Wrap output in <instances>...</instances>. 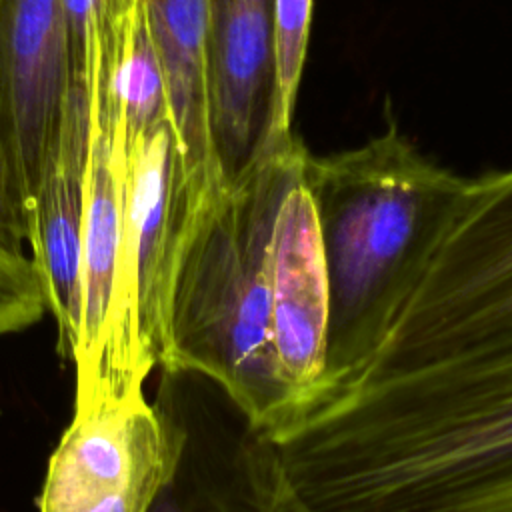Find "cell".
<instances>
[{
  "instance_id": "obj_1",
  "label": "cell",
  "mask_w": 512,
  "mask_h": 512,
  "mask_svg": "<svg viewBox=\"0 0 512 512\" xmlns=\"http://www.w3.org/2000/svg\"><path fill=\"white\" fill-rule=\"evenodd\" d=\"M272 440L316 512H512V334L322 378Z\"/></svg>"
},
{
  "instance_id": "obj_2",
  "label": "cell",
  "mask_w": 512,
  "mask_h": 512,
  "mask_svg": "<svg viewBox=\"0 0 512 512\" xmlns=\"http://www.w3.org/2000/svg\"><path fill=\"white\" fill-rule=\"evenodd\" d=\"M308 154L292 136L270 144L234 180L216 178L196 188L170 280L160 370L210 378L270 438L294 402L272 340V238Z\"/></svg>"
},
{
  "instance_id": "obj_3",
  "label": "cell",
  "mask_w": 512,
  "mask_h": 512,
  "mask_svg": "<svg viewBox=\"0 0 512 512\" xmlns=\"http://www.w3.org/2000/svg\"><path fill=\"white\" fill-rule=\"evenodd\" d=\"M302 182L328 274L324 378L376 346L458 220L470 180L422 156L390 124L354 150L308 154Z\"/></svg>"
},
{
  "instance_id": "obj_4",
  "label": "cell",
  "mask_w": 512,
  "mask_h": 512,
  "mask_svg": "<svg viewBox=\"0 0 512 512\" xmlns=\"http://www.w3.org/2000/svg\"><path fill=\"white\" fill-rule=\"evenodd\" d=\"M120 178V240L102 358L74 406L144 392L166 348L168 296L182 222L196 188L184 170L172 124L130 144L112 142Z\"/></svg>"
},
{
  "instance_id": "obj_5",
  "label": "cell",
  "mask_w": 512,
  "mask_h": 512,
  "mask_svg": "<svg viewBox=\"0 0 512 512\" xmlns=\"http://www.w3.org/2000/svg\"><path fill=\"white\" fill-rule=\"evenodd\" d=\"M508 334H512V170L470 180L464 208L414 292L370 354L338 374L400 368Z\"/></svg>"
},
{
  "instance_id": "obj_6",
  "label": "cell",
  "mask_w": 512,
  "mask_h": 512,
  "mask_svg": "<svg viewBox=\"0 0 512 512\" xmlns=\"http://www.w3.org/2000/svg\"><path fill=\"white\" fill-rule=\"evenodd\" d=\"M154 406L174 434V462L148 512H316L276 442L210 378L160 370Z\"/></svg>"
},
{
  "instance_id": "obj_7",
  "label": "cell",
  "mask_w": 512,
  "mask_h": 512,
  "mask_svg": "<svg viewBox=\"0 0 512 512\" xmlns=\"http://www.w3.org/2000/svg\"><path fill=\"white\" fill-rule=\"evenodd\" d=\"M172 462L174 434L144 392L74 406L38 512H148Z\"/></svg>"
},
{
  "instance_id": "obj_8",
  "label": "cell",
  "mask_w": 512,
  "mask_h": 512,
  "mask_svg": "<svg viewBox=\"0 0 512 512\" xmlns=\"http://www.w3.org/2000/svg\"><path fill=\"white\" fill-rule=\"evenodd\" d=\"M210 136L222 180L268 148L276 100L274 0H206Z\"/></svg>"
},
{
  "instance_id": "obj_9",
  "label": "cell",
  "mask_w": 512,
  "mask_h": 512,
  "mask_svg": "<svg viewBox=\"0 0 512 512\" xmlns=\"http://www.w3.org/2000/svg\"><path fill=\"white\" fill-rule=\"evenodd\" d=\"M72 86L60 0H0V132L26 206Z\"/></svg>"
},
{
  "instance_id": "obj_10",
  "label": "cell",
  "mask_w": 512,
  "mask_h": 512,
  "mask_svg": "<svg viewBox=\"0 0 512 512\" xmlns=\"http://www.w3.org/2000/svg\"><path fill=\"white\" fill-rule=\"evenodd\" d=\"M90 148V106L72 84L60 128L28 202V246L58 328V352L72 360L80 332V250Z\"/></svg>"
},
{
  "instance_id": "obj_11",
  "label": "cell",
  "mask_w": 512,
  "mask_h": 512,
  "mask_svg": "<svg viewBox=\"0 0 512 512\" xmlns=\"http://www.w3.org/2000/svg\"><path fill=\"white\" fill-rule=\"evenodd\" d=\"M272 340L292 408L326 370L330 292L314 202L300 180L284 198L272 238ZM292 412V410H290Z\"/></svg>"
},
{
  "instance_id": "obj_12",
  "label": "cell",
  "mask_w": 512,
  "mask_h": 512,
  "mask_svg": "<svg viewBox=\"0 0 512 512\" xmlns=\"http://www.w3.org/2000/svg\"><path fill=\"white\" fill-rule=\"evenodd\" d=\"M146 16L184 170L204 186L220 178L210 136L206 0H146Z\"/></svg>"
},
{
  "instance_id": "obj_13",
  "label": "cell",
  "mask_w": 512,
  "mask_h": 512,
  "mask_svg": "<svg viewBox=\"0 0 512 512\" xmlns=\"http://www.w3.org/2000/svg\"><path fill=\"white\" fill-rule=\"evenodd\" d=\"M120 240V178L110 136L90 128L86 202L80 250V332L72 354L76 392H84L98 370L114 292Z\"/></svg>"
},
{
  "instance_id": "obj_14",
  "label": "cell",
  "mask_w": 512,
  "mask_h": 512,
  "mask_svg": "<svg viewBox=\"0 0 512 512\" xmlns=\"http://www.w3.org/2000/svg\"><path fill=\"white\" fill-rule=\"evenodd\" d=\"M142 0H60L72 84L86 96L90 128L110 136L114 86Z\"/></svg>"
},
{
  "instance_id": "obj_15",
  "label": "cell",
  "mask_w": 512,
  "mask_h": 512,
  "mask_svg": "<svg viewBox=\"0 0 512 512\" xmlns=\"http://www.w3.org/2000/svg\"><path fill=\"white\" fill-rule=\"evenodd\" d=\"M166 122H170V116L164 80L148 26L146 0H142L116 76L110 140L130 144Z\"/></svg>"
},
{
  "instance_id": "obj_16",
  "label": "cell",
  "mask_w": 512,
  "mask_h": 512,
  "mask_svg": "<svg viewBox=\"0 0 512 512\" xmlns=\"http://www.w3.org/2000/svg\"><path fill=\"white\" fill-rule=\"evenodd\" d=\"M312 0H274L276 100L270 144L292 138V114L306 60Z\"/></svg>"
},
{
  "instance_id": "obj_17",
  "label": "cell",
  "mask_w": 512,
  "mask_h": 512,
  "mask_svg": "<svg viewBox=\"0 0 512 512\" xmlns=\"http://www.w3.org/2000/svg\"><path fill=\"white\" fill-rule=\"evenodd\" d=\"M46 310L44 284L32 258L0 242V336L30 328Z\"/></svg>"
},
{
  "instance_id": "obj_18",
  "label": "cell",
  "mask_w": 512,
  "mask_h": 512,
  "mask_svg": "<svg viewBox=\"0 0 512 512\" xmlns=\"http://www.w3.org/2000/svg\"><path fill=\"white\" fill-rule=\"evenodd\" d=\"M0 242L18 254L28 244V206L0 132Z\"/></svg>"
}]
</instances>
